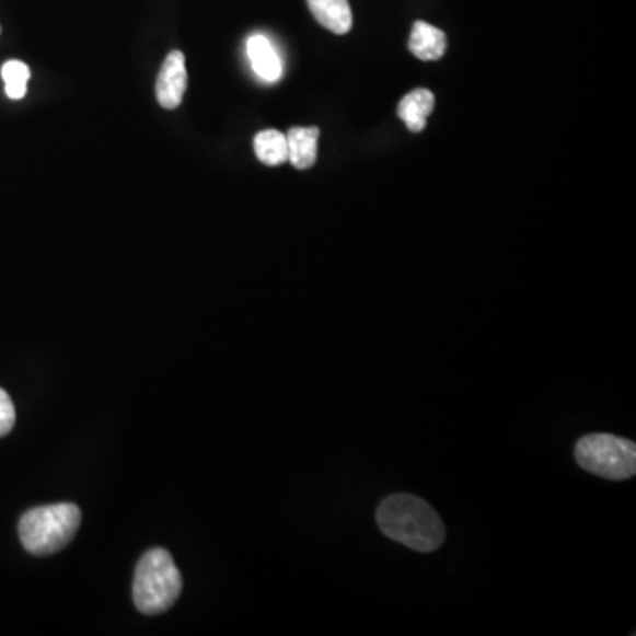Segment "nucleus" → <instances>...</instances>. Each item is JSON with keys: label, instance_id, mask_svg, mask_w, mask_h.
Masks as SVG:
<instances>
[{"label": "nucleus", "instance_id": "8", "mask_svg": "<svg viewBox=\"0 0 636 636\" xmlns=\"http://www.w3.org/2000/svg\"><path fill=\"white\" fill-rule=\"evenodd\" d=\"M408 48L417 59L439 60L448 50V37L440 28L433 27L430 23L416 22L413 34H410Z\"/></svg>", "mask_w": 636, "mask_h": 636}, {"label": "nucleus", "instance_id": "14", "mask_svg": "<svg viewBox=\"0 0 636 636\" xmlns=\"http://www.w3.org/2000/svg\"><path fill=\"white\" fill-rule=\"evenodd\" d=\"M0 33H2V27H0Z\"/></svg>", "mask_w": 636, "mask_h": 636}, {"label": "nucleus", "instance_id": "12", "mask_svg": "<svg viewBox=\"0 0 636 636\" xmlns=\"http://www.w3.org/2000/svg\"><path fill=\"white\" fill-rule=\"evenodd\" d=\"M2 80H4L5 94L10 100H23L27 94V83L31 80V69L22 60H8L2 66Z\"/></svg>", "mask_w": 636, "mask_h": 636}, {"label": "nucleus", "instance_id": "4", "mask_svg": "<svg viewBox=\"0 0 636 636\" xmlns=\"http://www.w3.org/2000/svg\"><path fill=\"white\" fill-rule=\"evenodd\" d=\"M575 458L583 471L603 479L624 481L635 476L636 446L623 437L612 433L581 437Z\"/></svg>", "mask_w": 636, "mask_h": 636}, {"label": "nucleus", "instance_id": "13", "mask_svg": "<svg viewBox=\"0 0 636 636\" xmlns=\"http://www.w3.org/2000/svg\"><path fill=\"white\" fill-rule=\"evenodd\" d=\"M14 423H16V410H14L10 394L0 390V437L8 436L13 430Z\"/></svg>", "mask_w": 636, "mask_h": 636}, {"label": "nucleus", "instance_id": "6", "mask_svg": "<svg viewBox=\"0 0 636 636\" xmlns=\"http://www.w3.org/2000/svg\"><path fill=\"white\" fill-rule=\"evenodd\" d=\"M246 51L255 73L264 82L275 83L281 79L284 65H281V59H279L275 46L266 36L255 34V36L250 37L246 43Z\"/></svg>", "mask_w": 636, "mask_h": 636}, {"label": "nucleus", "instance_id": "7", "mask_svg": "<svg viewBox=\"0 0 636 636\" xmlns=\"http://www.w3.org/2000/svg\"><path fill=\"white\" fill-rule=\"evenodd\" d=\"M316 22L333 34H347L352 28L354 16L348 0H307Z\"/></svg>", "mask_w": 636, "mask_h": 636}, {"label": "nucleus", "instance_id": "1", "mask_svg": "<svg viewBox=\"0 0 636 636\" xmlns=\"http://www.w3.org/2000/svg\"><path fill=\"white\" fill-rule=\"evenodd\" d=\"M380 531L400 545L431 554L442 546L446 527L439 513L426 500L408 494L385 497L377 509Z\"/></svg>", "mask_w": 636, "mask_h": 636}, {"label": "nucleus", "instance_id": "11", "mask_svg": "<svg viewBox=\"0 0 636 636\" xmlns=\"http://www.w3.org/2000/svg\"><path fill=\"white\" fill-rule=\"evenodd\" d=\"M255 154L258 160L267 166L284 165L289 161V146H287V135L278 129H266L255 137Z\"/></svg>", "mask_w": 636, "mask_h": 636}, {"label": "nucleus", "instance_id": "10", "mask_svg": "<svg viewBox=\"0 0 636 636\" xmlns=\"http://www.w3.org/2000/svg\"><path fill=\"white\" fill-rule=\"evenodd\" d=\"M319 137H321L319 128H292L287 134L289 161L296 169L308 170L315 165Z\"/></svg>", "mask_w": 636, "mask_h": 636}, {"label": "nucleus", "instance_id": "2", "mask_svg": "<svg viewBox=\"0 0 636 636\" xmlns=\"http://www.w3.org/2000/svg\"><path fill=\"white\" fill-rule=\"evenodd\" d=\"M82 523L79 506L71 502L34 508L19 523L20 540L28 554L37 557L54 555L73 541Z\"/></svg>", "mask_w": 636, "mask_h": 636}, {"label": "nucleus", "instance_id": "9", "mask_svg": "<svg viewBox=\"0 0 636 636\" xmlns=\"http://www.w3.org/2000/svg\"><path fill=\"white\" fill-rule=\"evenodd\" d=\"M436 108V96L428 89H414L400 101V119L407 124L413 134H419L426 126L428 115Z\"/></svg>", "mask_w": 636, "mask_h": 636}, {"label": "nucleus", "instance_id": "5", "mask_svg": "<svg viewBox=\"0 0 636 636\" xmlns=\"http://www.w3.org/2000/svg\"><path fill=\"white\" fill-rule=\"evenodd\" d=\"M188 88V71L183 51H170L161 66L157 80V97L166 111H174L183 103L184 92Z\"/></svg>", "mask_w": 636, "mask_h": 636}, {"label": "nucleus", "instance_id": "3", "mask_svg": "<svg viewBox=\"0 0 636 636\" xmlns=\"http://www.w3.org/2000/svg\"><path fill=\"white\" fill-rule=\"evenodd\" d=\"M183 591V577L174 557L163 548H152L140 558L135 573L134 600L138 612L160 615L174 606Z\"/></svg>", "mask_w": 636, "mask_h": 636}]
</instances>
